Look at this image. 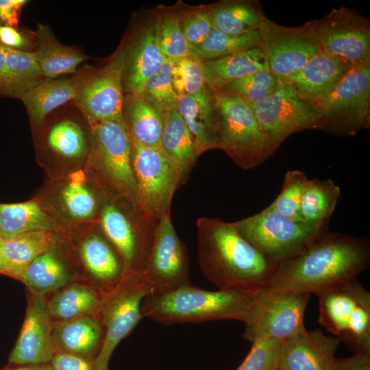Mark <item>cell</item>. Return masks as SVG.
Listing matches in <instances>:
<instances>
[{
	"label": "cell",
	"mask_w": 370,
	"mask_h": 370,
	"mask_svg": "<svg viewBox=\"0 0 370 370\" xmlns=\"http://www.w3.org/2000/svg\"><path fill=\"white\" fill-rule=\"evenodd\" d=\"M369 264L367 238L325 231L302 252L278 264L268 288L317 294L356 278Z\"/></svg>",
	"instance_id": "cell-1"
},
{
	"label": "cell",
	"mask_w": 370,
	"mask_h": 370,
	"mask_svg": "<svg viewBox=\"0 0 370 370\" xmlns=\"http://www.w3.org/2000/svg\"><path fill=\"white\" fill-rule=\"evenodd\" d=\"M196 225L199 268L219 290L256 295L270 286L277 264L243 238L234 222L201 217Z\"/></svg>",
	"instance_id": "cell-2"
},
{
	"label": "cell",
	"mask_w": 370,
	"mask_h": 370,
	"mask_svg": "<svg viewBox=\"0 0 370 370\" xmlns=\"http://www.w3.org/2000/svg\"><path fill=\"white\" fill-rule=\"evenodd\" d=\"M256 295L234 291H208L182 286L161 295H148L143 301L145 317L164 325L214 320L245 323Z\"/></svg>",
	"instance_id": "cell-3"
},
{
	"label": "cell",
	"mask_w": 370,
	"mask_h": 370,
	"mask_svg": "<svg viewBox=\"0 0 370 370\" xmlns=\"http://www.w3.org/2000/svg\"><path fill=\"white\" fill-rule=\"evenodd\" d=\"M211 89L218 149L244 170L264 162L273 154L269 138L260 127L250 105L236 95Z\"/></svg>",
	"instance_id": "cell-4"
},
{
	"label": "cell",
	"mask_w": 370,
	"mask_h": 370,
	"mask_svg": "<svg viewBox=\"0 0 370 370\" xmlns=\"http://www.w3.org/2000/svg\"><path fill=\"white\" fill-rule=\"evenodd\" d=\"M316 130L352 136L370 127V62L352 66L327 95L313 103Z\"/></svg>",
	"instance_id": "cell-5"
},
{
	"label": "cell",
	"mask_w": 370,
	"mask_h": 370,
	"mask_svg": "<svg viewBox=\"0 0 370 370\" xmlns=\"http://www.w3.org/2000/svg\"><path fill=\"white\" fill-rule=\"evenodd\" d=\"M315 295L319 323L356 352L370 351V293L354 278Z\"/></svg>",
	"instance_id": "cell-6"
},
{
	"label": "cell",
	"mask_w": 370,
	"mask_h": 370,
	"mask_svg": "<svg viewBox=\"0 0 370 370\" xmlns=\"http://www.w3.org/2000/svg\"><path fill=\"white\" fill-rule=\"evenodd\" d=\"M125 56L123 39L102 64L73 74L75 95L73 102L90 125L114 121H123Z\"/></svg>",
	"instance_id": "cell-7"
},
{
	"label": "cell",
	"mask_w": 370,
	"mask_h": 370,
	"mask_svg": "<svg viewBox=\"0 0 370 370\" xmlns=\"http://www.w3.org/2000/svg\"><path fill=\"white\" fill-rule=\"evenodd\" d=\"M234 223L243 238L276 264L302 252L327 229L291 220L269 206Z\"/></svg>",
	"instance_id": "cell-8"
},
{
	"label": "cell",
	"mask_w": 370,
	"mask_h": 370,
	"mask_svg": "<svg viewBox=\"0 0 370 370\" xmlns=\"http://www.w3.org/2000/svg\"><path fill=\"white\" fill-rule=\"evenodd\" d=\"M150 293L149 285L142 273L127 272L103 297L99 311L105 332L100 349L93 360L95 370H108L116 347L143 318L142 302Z\"/></svg>",
	"instance_id": "cell-9"
},
{
	"label": "cell",
	"mask_w": 370,
	"mask_h": 370,
	"mask_svg": "<svg viewBox=\"0 0 370 370\" xmlns=\"http://www.w3.org/2000/svg\"><path fill=\"white\" fill-rule=\"evenodd\" d=\"M132 165L141 209L159 220L170 213L180 177L177 166L160 147H147L132 140Z\"/></svg>",
	"instance_id": "cell-10"
},
{
	"label": "cell",
	"mask_w": 370,
	"mask_h": 370,
	"mask_svg": "<svg viewBox=\"0 0 370 370\" xmlns=\"http://www.w3.org/2000/svg\"><path fill=\"white\" fill-rule=\"evenodd\" d=\"M304 25L314 36L321 50L347 65L370 62V21L357 11L345 6L335 8Z\"/></svg>",
	"instance_id": "cell-11"
},
{
	"label": "cell",
	"mask_w": 370,
	"mask_h": 370,
	"mask_svg": "<svg viewBox=\"0 0 370 370\" xmlns=\"http://www.w3.org/2000/svg\"><path fill=\"white\" fill-rule=\"evenodd\" d=\"M310 293H280L267 288L254 299L245 323L243 338L285 341L305 329L304 317Z\"/></svg>",
	"instance_id": "cell-12"
},
{
	"label": "cell",
	"mask_w": 370,
	"mask_h": 370,
	"mask_svg": "<svg viewBox=\"0 0 370 370\" xmlns=\"http://www.w3.org/2000/svg\"><path fill=\"white\" fill-rule=\"evenodd\" d=\"M249 104L269 138L272 154L293 134L316 130L320 118L313 103L301 99L288 84L282 83L268 97Z\"/></svg>",
	"instance_id": "cell-13"
},
{
	"label": "cell",
	"mask_w": 370,
	"mask_h": 370,
	"mask_svg": "<svg viewBox=\"0 0 370 370\" xmlns=\"http://www.w3.org/2000/svg\"><path fill=\"white\" fill-rule=\"evenodd\" d=\"M90 127L92 153L106 180L140 208L132 165V143L124 121L99 123Z\"/></svg>",
	"instance_id": "cell-14"
},
{
	"label": "cell",
	"mask_w": 370,
	"mask_h": 370,
	"mask_svg": "<svg viewBox=\"0 0 370 370\" xmlns=\"http://www.w3.org/2000/svg\"><path fill=\"white\" fill-rule=\"evenodd\" d=\"M158 222L143 210L132 218L114 204H106L102 208V230L121 258L127 273L143 271Z\"/></svg>",
	"instance_id": "cell-15"
},
{
	"label": "cell",
	"mask_w": 370,
	"mask_h": 370,
	"mask_svg": "<svg viewBox=\"0 0 370 370\" xmlns=\"http://www.w3.org/2000/svg\"><path fill=\"white\" fill-rule=\"evenodd\" d=\"M142 273L149 285V295H161L191 284L186 247L175 232L170 213L158 220Z\"/></svg>",
	"instance_id": "cell-16"
},
{
	"label": "cell",
	"mask_w": 370,
	"mask_h": 370,
	"mask_svg": "<svg viewBox=\"0 0 370 370\" xmlns=\"http://www.w3.org/2000/svg\"><path fill=\"white\" fill-rule=\"evenodd\" d=\"M260 32V49L267 59L269 70L282 83L321 49L304 25L286 27L268 18Z\"/></svg>",
	"instance_id": "cell-17"
},
{
	"label": "cell",
	"mask_w": 370,
	"mask_h": 370,
	"mask_svg": "<svg viewBox=\"0 0 370 370\" xmlns=\"http://www.w3.org/2000/svg\"><path fill=\"white\" fill-rule=\"evenodd\" d=\"M158 29L157 10L148 14L131 34L124 38V95H141L147 79L165 61L160 45Z\"/></svg>",
	"instance_id": "cell-18"
},
{
	"label": "cell",
	"mask_w": 370,
	"mask_h": 370,
	"mask_svg": "<svg viewBox=\"0 0 370 370\" xmlns=\"http://www.w3.org/2000/svg\"><path fill=\"white\" fill-rule=\"evenodd\" d=\"M58 352L48 301L43 295L28 290L25 317L9 364H48Z\"/></svg>",
	"instance_id": "cell-19"
},
{
	"label": "cell",
	"mask_w": 370,
	"mask_h": 370,
	"mask_svg": "<svg viewBox=\"0 0 370 370\" xmlns=\"http://www.w3.org/2000/svg\"><path fill=\"white\" fill-rule=\"evenodd\" d=\"M340 341L306 328L282 343L278 370H332Z\"/></svg>",
	"instance_id": "cell-20"
},
{
	"label": "cell",
	"mask_w": 370,
	"mask_h": 370,
	"mask_svg": "<svg viewBox=\"0 0 370 370\" xmlns=\"http://www.w3.org/2000/svg\"><path fill=\"white\" fill-rule=\"evenodd\" d=\"M350 67L321 49L283 84L291 85L301 99L313 103L330 92Z\"/></svg>",
	"instance_id": "cell-21"
},
{
	"label": "cell",
	"mask_w": 370,
	"mask_h": 370,
	"mask_svg": "<svg viewBox=\"0 0 370 370\" xmlns=\"http://www.w3.org/2000/svg\"><path fill=\"white\" fill-rule=\"evenodd\" d=\"M176 108L193 136L199 156L218 149L215 110L210 86L198 95L177 97Z\"/></svg>",
	"instance_id": "cell-22"
},
{
	"label": "cell",
	"mask_w": 370,
	"mask_h": 370,
	"mask_svg": "<svg viewBox=\"0 0 370 370\" xmlns=\"http://www.w3.org/2000/svg\"><path fill=\"white\" fill-rule=\"evenodd\" d=\"M212 27L229 35L260 31L268 19L256 0H223L209 5Z\"/></svg>",
	"instance_id": "cell-23"
},
{
	"label": "cell",
	"mask_w": 370,
	"mask_h": 370,
	"mask_svg": "<svg viewBox=\"0 0 370 370\" xmlns=\"http://www.w3.org/2000/svg\"><path fill=\"white\" fill-rule=\"evenodd\" d=\"M75 95L74 76L45 78L25 92L20 99L35 126L43 124L56 110L73 101Z\"/></svg>",
	"instance_id": "cell-24"
},
{
	"label": "cell",
	"mask_w": 370,
	"mask_h": 370,
	"mask_svg": "<svg viewBox=\"0 0 370 370\" xmlns=\"http://www.w3.org/2000/svg\"><path fill=\"white\" fill-rule=\"evenodd\" d=\"M34 51L38 65L45 78L75 74L88 57L78 49L66 46L54 36L49 27L39 23L36 29Z\"/></svg>",
	"instance_id": "cell-25"
},
{
	"label": "cell",
	"mask_w": 370,
	"mask_h": 370,
	"mask_svg": "<svg viewBox=\"0 0 370 370\" xmlns=\"http://www.w3.org/2000/svg\"><path fill=\"white\" fill-rule=\"evenodd\" d=\"M160 147L177 166L181 186L185 184L199 156L193 136L176 106L163 115Z\"/></svg>",
	"instance_id": "cell-26"
},
{
	"label": "cell",
	"mask_w": 370,
	"mask_h": 370,
	"mask_svg": "<svg viewBox=\"0 0 370 370\" xmlns=\"http://www.w3.org/2000/svg\"><path fill=\"white\" fill-rule=\"evenodd\" d=\"M52 231L36 230L12 238H0L3 264L0 273L18 279L25 268L37 256L51 249Z\"/></svg>",
	"instance_id": "cell-27"
},
{
	"label": "cell",
	"mask_w": 370,
	"mask_h": 370,
	"mask_svg": "<svg viewBox=\"0 0 370 370\" xmlns=\"http://www.w3.org/2000/svg\"><path fill=\"white\" fill-rule=\"evenodd\" d=\"M122 114L131 140L147 147H160L163 115L141 95H124Z\"/></svg>",
	"instance_id": "cell-28"
},
{
	"label": "cell",
	"mask_w": 370,
	"mask_h": 370,
	"mask_svg": "<svg viewBox=\"0 0 370 370\" xmlns=\"http://www.w3.org/2000/svg\"><path fill=\"white\" fill-rule=\"evenodd\" d=\"M201 65L206 83L211 88L259 71H270L267 59L260 47L201 62Z\"/></svg>",
	"instance_id": "cell-29"
},
{
	"label": "cell",
	"mask_w": 370,
	"mask_h": 370,
	"mask_svg": "<svg viewBox=\"0 0 370 370\" xmlns=\"http://www.w3.org/2000/svg\"><path fill=\"white\" fill-rule=\"evenodd\" d=\"M82 260L92 277L99 282L104 295L110 292L127 273L124 263L106 240L91 235L80 249Z\"/></svg>",
	"instance_id": "cell-30"
},
{
	"label": "cell",
	"mask_w": 370,
	"mask_h": 370,
	"mask_svg": "<svg viewBox=\"0 0 370 370\" xmlns=\"http://www.w3.org/2000/svg\"><path fill=\"white\" fill-rule=\"evenodd\" d=\"M57 228V223L36 201L0 203V237L2 238L31 231H53Z\"/></svg>",
	"instance_id": "cell-31"
},
{
	"label": "cell",
	"mask_w": 370,
	"mask_h": 370,
	"mask_svg": "<svg viewBox=\"0 0 370 370\" xmlns=\"http://www.w3.org/2000/svg\"><path fill=\"white\" fill-rule=\"evenodd\" d=\"M5 75L1 95L20 99L45 77L36 53L5 48Z\"/></svg>",
	"instance_id": "cell-32"
},
{
	"label": "cell",
	"mask_w": 370,
	"mask_h": 370,
	"mask_svg": "<svg viewBox=\"0 0 370 370\" xmlns=\"http://www.w3.org/2000/svg\"><path fill=\"white\" fill-rule=\"evenodd\" d=\"M101 336V325L90 314L63 321L54 334L59 351L84 358L102 343Z\"/></svg>",
	"instance_id": "cell-33"
},
{
	"label": "cell",
	"mask_w": 370,
	"mask_h": 370,
	"mask_svg": "<svg viewBox=\"0 0 370 370\" xmlns=\"http://www.w3.org/2000/svg\"><path fill=\"white\" fill-rule=\"evenodd\" d=\"M341 195L332 180H308L300 204V217L310 224L327 226Z\"/></svg>",
	"instance_id": "cell-34"
},
{
	"label": "cell",
	"mask_w": 370,
	"mask_h": 370,
	"mask_svg": "<svg viewBox=\"0 0 370 370\" xmlns=\"http://www.w3.org/2000/svg\"><path fill=\"white\" fill-rule=\"evenodd\" d=\"M18 280L28 290L45 295L64 286L69 273L52 249L34 258L23 271Z\"/></svg>",
	"instance_id": "cell-35"
},
{
	"label": "cell",
	"mask_w": 370,
	"mask_h": 370,
	"mask_svg": "<svg viewBox=\"0 0 370 370\" xmlns=\"http://www.w3.org/2000/svg\"><path fill=\"white\" fill-rule=\"evenodd\" d=\"M102 298L93 288L73 284L51 298L48 308L51 318L66 321L99 310Z\"/></svg>",
	"instance_id": "cell-36"
},
{
	"label": "cell",
	"mask_w": 370,
	"mask_h": 370,
	"mask_svg": "<svg viewBox=\"0 0 370 370\" xmlns=\"http://www.w3.org/2000/svg\"><path fill=\"white\" fill-rule=\"evenodd\" d=\"M261 32L242 35H229L212 27L210 34L199 45L191 49L192 55L200 62L225 57L244 50L260 47Z\"/></svg>",
	"instance_id": "cell-37"
},
{
	"label": "cell",
	"mask_w": 370,
	"mask_h": 370,
	"mask_svg": "<svg viewBox=\"0 0 370 370\" xmlns=\"http://www.w3.org/2000/svg\"><path fill=\"white\" fill-rule=\"evenodd\" d=\"M47 147L67 159L82 158L88 147L87 137L80 123L72 118H62L51 125L45 136Z\"/></svg>",
	"instance_id": "cell-38"
},
{
	"label": "cell",
	"mask_w": 370,
	"mask_h": 370,
	"mask_svg": "<svg viewBox=\"0 0 370 370\" xmlns=\"http://www.w3.org/2000/svg\"><path fill=\"white\" fill-rule=\"evenodd\" d=\"M159 40L166 59L175 61L192 55L181 27L180 3L173 6L158 8Z\"/></svg>",
	"instance_id": "cell-39"
},
{
	"label": "cell",
	"mask_w": 370,
	"mask_h": 370,
	"mask_svg": "<svg viewBox=\"0 0 370 370\" xmlns=\"http://www.w3.org/2000/svg\"><path fill=\"white\" fill-rule=\"evenodd\" d=\"M282 84L280 79L270 71H264L210 88L236 95L247 103H251L268 97Z\"/></svg>",
	"instance_id": "cell-40"
},
{
	"label": "cell",
	"mask_w": 370,
	"mask_h": 370,
	"mask_svg": "<svg viewBox=\"0 0 370 370\" xmlns=\"http://www.w3.org/2000/svg\"><path fill=\"white\" fill-rule=\"evenodd\" d=\"M173 61L166 59L146 82L142 97L162 115L176 106L177 95L171 82Z\"/></svg>",
	"instance_id": "cell-41"
},
{
	"label": "cell",
	"mask_w": 370,
	"mask_h": 370,
	"mask_svg": "<svg viewBox=\"0 0 370 370\" xmlns=\"http://www.w3.org/2000/svg\"><path fill=\"white\" fill-rule=\"evenodd\" d=\"M308 180L301 171H288L280 194L269 206L291 220L303 221L300 217V204Z\"/></svg>",
	"instance_id": "cell-42"
},
{
	"label": "cell",
	"mask_w": 370,
	"mask_h": 370,
	"mask_svg": "<svg viewBox=\"0 0 370 370\" xmlns=\"http://www.w3.org/2000/svg\"><path fill=\"white\" fill-rule=\"evenodd\" d=\"M172 85L177 97L204 92L206 84L201 62L193 55L173 61L171 68Z\"/></svg>",
	"instance_id": "cell-43"
},
{
	"label": "cell",
	"mask_w": 370,
	"mask_h": 370,
	"mask_svg": "<svg viewBox=\"0 0 370 370\" xmlns=\"http://www.w3.org/2000/svg\"><path fill=\"white\" fill-rule=\"evenodd\" d=\"M181 27L191 49L201 44L212 29L209 5L190 6L180 3Z\"/></svg>",
	"instance_id": "cell-44"
},
{
	"label": "cell",
	"mask_w": 370,
	"mask_h": 370,
	"mask_svg": "<svg viewBox=\"0 0 370 370\" xmlns=\"http://www.w3.org/2000/svg\"><path fill=\"white\" fill-rule=\"evenodd\" d=\"M282 343L273 338L253 341L249 354L236 370H278Z\"/></svg>",
	"instance_id": "cell-45"
},
{
	"label": "cell",
	"mask_w": 370,
	"mask_h": 370,
	"mask_svg": "<svg viewBox=\"0 0 370 370\" xmlns=\"http://www.w3.org/2000/svg\"><path fill=\"white\" fill-rule=\"evenodd\" d=\"M62 196L67 211L73 217L86 219L95 213V199L92 193L82 184L74 182L68 184Z\"/></svg>",
	"instance_id": "cell-46"
},
{
	"label": "cell",
	"mask_w": 370,
	"mask_h": 370,
	"mask_svg": "<svg viewBox=\"0 0 370 370\" xmlns=\"http://www.w3.org/2000/svg\"><path fill=\"white\" fill-rule=\"evenodd\" d=\"M0 45L14 50L33 51L36 46V32L18 26L0 25Z\"/></svg>",
	"instance_id": "cell-47"
},
{
	"label": "cell",
	"mask_w": 370,
	"mask_h": 370,
	"mask_svg": "<svg viewBox=\"0 0 370 370\" xmlns=\"http://www.w3.org/2000/svg\"><path fill=\"white\" fill-rule=\"evenodd\" d=\"M50 365L53 370H95L93 361L64 351H59Z\"/></svg>",
	"instance_id": "cell-48"
},
{
	"label": "cell",
	"mask_w": 370,
	"mask_h": 370,
	"mask_svg": "<svg viewBox=\"0 0 370 370\" xmlns=\"http://www.w3.org/2000/svg\"><path fill=\"white\" fill-rule=\"evenodd\" d=\"M25 0H0V25L18 26Z\"/></svg>",
	"instance_id": "cell-49"
},
{
	"label": "cell",
	"mask_w": 370,
	"mask_h": 370,
	"mask_svg": "<svg viewBox=\"0 0 370 370\" xmlns=\"http://www.w3.org/2000/svg\"><path fill=\"white\" fill-rule=\"evenodd\" d=\"M332 370H370V351L356 352L345 358H336Z\"/></svg>",
	"instance_id": "cell-50"
},
{
	"label": "cell",
	"mask_w": 370,
	"mask_h": 370,
	"mask_svg": "<svg viewBox=\"0 0 370 370\" xmlns=\"http://www.w3.org/2000/svg\"><path fill=\"white\" fill-rule=\"evenodd\" d=\"M1 370H53L50 363L38 365H10Z\"/></svg>",
	"instance_id": "cell-51"
},
{
	"label": "cell",
	"mask_w": 370,
	"mask_h": 370,
	"mask_svg": "<svg viewBox=\"0 0 370 370\" xmlns=\"http://www.w3.org/2000/svg\"><path fill=\"white\" fill-rule=\"evenodd\" d=\"M5 49L0 45V94L1 95L5 75Z\"/></svg>",
	"instance_id": "cell-52"
},
{
	"label": "cell",
	"mask_w": 370,
	"mask_h": 370,
	"mask_svg": "<svg viewBox=\"0 0 370 370\" xmlns=\"http://www.w3.org/2000/svg\"><path fill=\"white\" fill-rule=\"evenodd\" d=\"M2 264H3V258H2V254H1V246H0V272L2 268Z\"/></svg>",
	"instance_id": "cell-53"
}]
</instances>
